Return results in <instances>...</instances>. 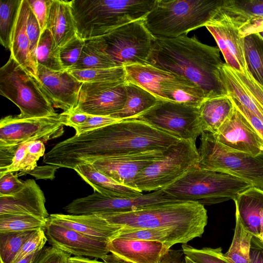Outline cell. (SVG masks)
<instances>
[{"label": "cell", "mask_w": 263, "mask_h": 263, "mask_svg": "<svg viewBox=\"0 0 263 263\" xmlns=\"http://www.w3.org/2000/svg\"><path fill=\"white\" fill-rule=\"evenodd\" d=\"M180 139L137 119L123 120L74 136L55 144L44 156L45 162L58 168L77 166L123 154L165 151Z\"/></svg>", "instance_id": "obj_1"}, {"label": "cell", "mask_w": 263, "mask_h": 263, "mask_svg": "<svg viewBox=\"0 0 263 263\" xmlns=\"http://www.w3.org/2000/svg\"><path fill=\"white\" fill-rule=\"evenodd\" d=\"M218 47L187 35L156 39L147 64L181 77L198 86L206 99L228 95Z\"/></svg>", "instance_id": "obj_2"}, {"label": "cell", "mask_w": 263, "mask_h": 263, "mask_svg": "<svg viewBox=\"0 0 263 263\" xmlns=\"http://www.w3.org/2000/svg\"><path fill=\"white\" fill-rule=\"evenodd\" d=\"M98 215L109 223L125 229L172 228L191 240L202 236L208 223L204 206L193 201H174Z\"/></svg>", "instance_id": "obj_3"}, {"label": "cell", "mask_w": 263, "mask_h": 263, "mask_svg": "<svg viewBox=\"0 0 263 263\" xmlns=\"http://www.w3.org/2000/svg\"><path fill=\"white\" fill-rule=\"evenodd\" d=\"M156 0H72L77 35L86 41L126 24L143 19Z\"/></svg>", "instance_id": "obj_4"}, {"label": "cell", "mask_w": 263, "mask_h": 263, "mask_svg": "<svg viewBox=\"0 0 263 263\" xmlns=\"http://www.w3.org/2000/svg\"><path fill=\"white\" fill-rule=\"evenodd\" d=\"M252 186L250 183L230 174L196 166L161 190L171 199L196 202L204 206L234 200Z\"/></svg>", "instance_id": "obj_5"}, {"label": "cell", "mask_w": 263, "mask_h": 263, "mask_svg": "<svg viewBox=\"0 0 263 263\" xmlns=\"http://www.w3.org/2000/svg\"><path fill=\"white\" fill-rule=\"evenodd\" d=\"M223 0H156L144 23L156 39H173L187 35L205 26Z\"/></svg>", "instance_id": "obj_6"}, {"label": "cell", "mask_w": 263, "mask_h": 263, "mask_svg": "<svg viewBox=\"0 0 263 263\" xmlns=\"http://www.w3.org/2000/svg\"><path fill=\"white\" fill-rule=\"evenodd\" d=\"M0 94L20 110V119L40 118L58 114L37 78L12 56L0 69Z\"/></svg>", "instance_id": "obj_7"}, {"label": "cell", "mask_w": 263, "mask_h": 263, "mask_svg": "<svg viewBox=\"0 0 263 263\" xmlns=\"http://www.w3.org/2000/svg\"><path fill=\"white\" fill-rule=\"evenodd\" d=\"M198 151L199 168L230 174L263 190V153L254 156L231 149L208 132L201 134Z\"/></svg>", "instance_id": "obj_8"}, {"label": "cell", "mask_w": 263, "mask_h": 263, "mask_svg": "<svg viewBox=\"0 0 263 263\" xmlns=\"http://www.w3.org/2000/svg\"><path fill=\"white\" fill-rule=\"evenodd\" d=\"M199 154L196 140H180L165 155L137 175L134 187L141 192L162 189L177 180L189 169L198 166Z\"/></svg>", "instance_id": "obj_9"}, {"label": "cell", "mask_w": 263, "mask_h": 263, "mask_svg": "<svg viewBox=\"0 0 263 263\" xmlns=\"http://www.w3.org/2000/svg\"><path fill=\"white\" fill-rule=\"evenodd\" d=\"M143 19L97 37L103 51L118 66L147 64L156 38L145 27Z\"/></svg>", "instance_id": "obj_10"}, {"label": "cell", "mask_w": 263, "mask_h": 263, "mask_svg": "<svg viewBox=\"0 0 263 263\" xmlns=\"http://www.w3.org/2000/svg\"><path fill=\"white\" fill-rule=\"evenodd\" d=\"M136 119L180 140H196L204 133L198 107L175 102L160 100Z\"/></svg>", "instance_id": "obj_11"}, {"label": "cell", "mask_w": 263, "mask_h": 263, "mask_svg": "<svg viewBox=\"0 0 263 263\" xmlns=\"http://www.w3.org/2000/svg\"><path fill=\"white\" fill-rule=\"evenodd\" d=\"M61 114L55 116L20 119L7 116L0 121V149H17L23 143L55 139L64 133Z\"/></svg>", "instance_id": "obj_12"}, {"label": "cell", "mask_w": 263, "mask_h": 263, "mask_svg": "<svg viewBox=\"0 0 263 263\" xmlns=\"http://www.w3.org/2000/svg\"><path fill=\"white\" fill-rule=\"evenodd\" d=\"M174 201L166 197L161 190L131 197H110L94 191L77 198L64 208L70 215H101L128 212L161 203Z\"/></svg>", "instance_id": "obj_13"}, {"label": "cell", "mask_w": 263, "mask_h": 263, "mask_svg": "<svg viewBox=\"0 0 263 263\" xmlns=\"http://www.w3.org/2000/svg\"><path fill=\"white\" fill-rule=\"evenodd\" d=\"M125 82L83 83L78 104L72 111L110 116L124 106L126 99Z\"/></svg>", "instance_id": "obj_14"}, {"label": "cell", "mask_w": 263, "mask_h": 263, "mask_svg": "<svg viewBox=\"0 0 263 263\" xmlns=\"http://www.w3.org/2000/svg\"><path fill=\"white\" fill-rule=\"evenodd\" d=\"M167 150L137 152L99 159L92 164L98 171L116 181L135 187L134 181L139 172L162 158Z\"/></svg>", "instance_id": "obj_15"}, {"label": "cell", "mask_w": 263, "mask_h": 263, "mask_svg": "<svg viewBox=\"0 0 263 263\" xmlns=\"http://www.w3.org/2000/svg\"><path fill=\"white\" fill-rule=\"evenodd\" d=\"M37 79L53 107L72 111L78 103L83 83L68 70L54 71L37 65Z\"/></svg>", "instance_id": "obj_16"}, {"label": "cell", "mask_w": 263, "mask_h": 263, "mask_svg": "<svg viewBox=\"0 0 263 263\" xmlns=\"http://www.w3.org/2000/svg\"><path fill=\"white\" fill-rule=\"evenodd\" d=\"M45 231L51 246L70 255L103 260L110 253L108 249L109 241L88 236L53 223L48 220Z\"/></svg>", "instance_id": "obj_17"}, {"label": "cell", "mask_w": 263, "mask_h": 263, "mask_svg": "<svg viewBox=\"0 0 263 263\" xmlns=\"http://www.w3.org/2000/svg\"><path fill=\"white\" fill-rule=\"evenodd\" d=\"M220 8V7H219ZM205 27L214 37L226 63L242 73L247 70L244 52V38L224 13L218 10Z\"/></svg>", "instance_id": "obj_18"}, {"label": "cell", "mask_w": 263, "mask_h": 263, "mask_svg": "<svg viewBox=\"0 0 263 263\" xmlns=\"http://www.w3.org/2000/svg\"><path fill=\"white\" fill-rule=\"evenodd\" d=\"M212 134L231 149L254 156L263 153V139L235 106L231 116Z\"/></svg>", "instance_id": "obj_19"}, {"label": "cell", "mask_w": 263, "mask_h": 263, "mask_svg": "<svg viewBox=\"0 0 263 263\" xmlns=\"http://www.w3.org/2000/svg\"><path fill=\"white\" fill-rule=\"evenodd\" d=\"M221 72L228 96L263 122V86L253 79L248 70L242 73L223 63Z\"/></svg>", "instance_id": "obj_20"}, {"label": "cell", "mask_w": 263, "mask_h": 263, "mask_svg": "<svg viewBox=\"0 0 263 263\" xmlns=\"http://www.w3.org/2000/svg\"><path fill=\"white\" fill-rule=\"evenodd\" d=\"M17 192L0 196V215L5 214L30 215L48 219L44 194L33 179H27Z\"/></svg>", "instance_id": "obj_21"}, {"label": "cell", "mask_w": 263, "mask_h": 263, "mask_svg": "<svg viewBox=\"0 0 263 263\" xmlns=\"http://www.w3.org/2000/svg\"><path fill=\"white\" fill-rule=\"evenodd\" d=\"M108 249L110 253L129 263H159L170 250L161 242L119 237L108 242Z\"/></svg>", "instance_id": "obj_22"}, {"label": "cell", "mask_w": 263, "mask_h": 263, "mask_svg": "<svg viewBox=\"0 0 263 263\" xmlns=\"http://www.w3.org/2000/svg\"><path fill=\"white\" fill-rule=\"evenodd\" d=\"M48 220L88 236L108 241L119 235L123 228L109 223L98 215L52 214Z\"/></svg>", "instance_id": "obj_23"}, {"label": "cell", "mask_w": 263, "mask_h": 263, "mask_svg": "<svg viewBox=\"0 0 263 263\" xmlns=\"http://www.w3.org/2000/svg\"><path fill=\"white\" fill-rule=\"evenodd\" d=\"M124 68L126 82L140 86L161 101H167L163 92L165 84L183 78L149 64H133Z\"/></svg>", "instance_id": "obj_24"}, {"label": "cell", "mask_w": 263, "mask_h": 263, "mask_svg": "<svg viewBox=\"0 0 263 263\" xmlns=\"http://www.w3.org/2000/svg\"><path fill=\"white\" fill-rule=\"evenodd\" d=\"M94 191L110 197H131L142 195L138 189L122 184L95 168L92 164H81L74 168Z\"/></svg>", "instance_id": "obj_25"}, {"label": "cell", "mask_w": 263, "mask_h": 263, "mask_svg": "<svg viewBox=\"0 0 263 263\" xmlns=\"http://www.w3.org/2000/svg\"><path fill=\"white\" fill-rule=\"evenodd\" d=\"M46 28L60 48L77 35L70 1L51 0Z\"/></svg>", "instance_id": "obj_26"}, {"label": "cell", "mask_w": 263, "mask_h": 263, "mask_svg": "<svg viewBox=\"0 0 263 263\" xmlns=\"http://www.w3.org/2000/svg\"><path fill=\"white\" fill-rule=\"evenodd\" d=\"M29 8L28 1L22 0L12 34L10 51V55L37 78V69L31 58L30 42L26 31Z\"/></svg>", "instance_id": "obj_27"}, {"label": "cell", "mask_w": 263, "mask_h": 263, "mask_svg": "<svg viewBox=\"0 0 263 263\" xmlns=\"http://www.w3.org/2000/svg\"><path fill=\"white\" fill-rule=\"evenodd\" d=\"M234 108L233 101L228 95L205 99L198 107L203 132L215 133L231 116Z\"/></svg>", "instance_id": "obj_28"}, {"label": "cell", "mask_w": 263, "mask_h": 263, "mask_svg": "<svg viewBox=\"0 0 263 263\" xmlns=\"http://www.w3.org/2000/svg\"><path fill=\"white\" fill-rule=\"evenodd\" d=\"M126 99L124 107L110 116L121 120L136 119L160 101L153 94L129 82H125Z\"/></svg>", "instance_id": "obj_29"}, {"label": "cell", "mask_w": 263, "mask_h": 263, "mask_svg": "<svg viewBox=\"0 0 263 263\" xmlns=\"http://www.w3.org/2000/svg\"><path fill=\"white\" fill-rule=\"evenodd\" d=\"M116 237L121 238L153 241L161 242L168 249L177 243H187L191 239L172 228H151L125 229L122 228Z\"/></svg>", "instance_id": "obj_30"}, {"label": "cell", "mask_w": 263, "mask_h": 263, "mask_svg": "<svg viewBox=\"0 0 263 263\" xmlns=\"http://www.w3.org/2000/svg\"><path fill=\"white\" fill-rule=\"evenodd\" d=\"M219 9L238 28L250 18L263 17V0H223Z\"/></svg>", "instance_id": "obj_31"}, {"label": "cell", "mask_w": 263, "mask_h": 263, "mask_svg": "<svg viewBox=\"0 0 263 263\" xmlns=\"http://www.w3.org/2000/svg\"><path fill=\"white\" fill-rule=\"evenodd\" d=\"M163 92L168 101L197 107L206 99L198 86L184 78L166 83Z\"/></svg>", "instance_id": "obj_32"}, {"label": "cell", "mask_w": 263, "mask_h": 263, "mask_svg": "<svg viewBox=\"0 0 263 263\" xmlns=\"http://www.w3.org/2000/svg\"><path fill=\"white\" fill-rule=\"evenodd\" d=\"M234 236L228 251L224 254L230 263H251L250 248L253 236L235 214Z\"/></svg>", "instance_id": "obj_33"}, {"label": "cell", "mask_w": 263, "mask_h": 263, "mask_svg": "<svg viewBox=\"0 0 263 263\" xmlns=\"http://www.w3.org/2000/svg\"><path fill=\"white\" fill-rule=\"evenodd\" d=\"M119 67L103 51L97 38L85 41L80 57L72 69ZM71 69V70H72Z\"/></svg>", "instance_id": "obj_34"}, {"label": "cell", "mask_w": 263, "mask_h": 263, "mask_svg": "<svg viewBox=\"0 0 263 263\" xmlns=\"http://www.w3.org/2000/svg\"><path fill=\"white\" fill-rule=\"evenodd\" d=\"M244 52L248 71L263 86V39L258 33L244 37Z\"/></svg>", "instance_id": "obj_35"}, {"label": "cell", "mask_w": 263, "mask_h": 263, "mask_svg": "<svg viewBox=\"0 0 263 263\" xmlns=\"http://www.w3.org/2000/svg\"><path fill=\"white\" fill-rule=\"evenodd\" d=\"M60 48L48 29L41 33L36 49L37 64L54 71H63L60 57Z\"/></svg>", "instance_id": "obj_36"}, {"label": "cell", "mask_w": 263, "mask_h": 263, "mask_svg": "<svg viewBox=\"0 0 263 263\" xmlns=\"http://www.w3.org/2000/svg\"><path fill=\"white\" fill-rule=\"evenodd\" d=\"M48 219L30 215L5 214L0 215V233L45 231Z\"/></svg>", "instance_id": "obj_37"}, {"label": "cell", "mask_w": 263, "mask_h": 263, "mask_svg": "<svg viewBox=\"0 0 263 263\" xmlns=\"http://www.w3.org/2000/svg\"><path fill=\"white\" fill-rule=\"evenodd\" d=\"M22 1L0 0V42L6 49H10L12 34Z\"/></svg>", "instance_id": "obj_38"}, {"label": "cell", "mask_w": 263, "mask_h": 263, "mask_svg": "<svg viewBox=\"0 0 263 263\" xmlns=\"http://www.w3.org/2000/svg\"><path fill=\"white\" fill-rule=\"evenodd\" d=\"M68 71L82 83L126 82L124 66L109 68L72 69Z\"/></svg>", "instance_id": "obj_39"}, {"label": "cell", "mask_w": 263, "mask_h": 263, "mask_svg": "<svg viewBox=\"0 0 263 263\" xmlns=\"http://www.w3.org/2000/svg\"><path fill=\"white\" fill-rule=\"evenodd\" d=\"M33 232L0 233V263H12L24 242Z\"/></svg>", "instance_id": "obj_40"}, {"label": "cell", "mask_w": 263, "mask_h": 263, "mask_svg": "<svg viewBox=\"0 0 263 263\" xmlns=\"http://www.w3.org/2000/svg\"><path fill=\"white\" fill-rule=\"evenodd\" d=\"M182 250L184 255L195 263H230L222 252L221 247H204L198 249L182 244Z\"/></svg>", "instance_id": "obj_41"}, {"label": "cell", "mask_w": 263, "mask_h": 263, "mask_svg": "<svg viewBox=\"0 0 263 263\" xmlns=\"http://www.w3.org/2000/svg\"><path fill=\"white\" fill-rule=\"evenodd\" d=\"M85 41L77 35L60 49V57L64 70L72 69L77 63Z\"/></svg>", "instance_id": "obj_42"}, {"label": "cell", "mask_w": 263, "mask_h": 263, "mask_svg": "<svg viewBox=\"0 0 263 263\" xmlns=\"http://www.w3.org/2000/svg\"><path fill=\"white\" fill-rule=\"evenodd\" d=\"M26 31L30 42L31 58L37 69L36 49L42 31L39 23L30 7L27 18Z\"/></svg>", "instance_id": "obj_43"}, {"label": "cell", "mask_w": 263, "mask_h": 263, "mask_svg": "<svg viewBox=\"0 0 263 263\" xmlns=\"http://www.w3.org/2000/svg\"><path fill=\"white\" fill-rule=\"evenodd\" d=\"M47 241L48 240L44 230L34 231L24 242L12 263H16L37 249L43 248Z\"/></svg>", "instance_id": "obj_44"}, {"label": "cell", "mask_w": 263, "mask_h": 263, "mask_svg": "<svg viewBox=\"0 0 263 263\" xmlns=\"http://www.w3.org/2000/svg\"><path fill=\"white\" fill-rule=\"evenodd\" d=\"M122 120L111 116H101L89 115L88 119L82 125L75 127L76 135H80L84 133L93 130Z\"/></svg>", "instance_id": "obj_45"}, {"label": "cell", "mask_w": 263, "mask_h": 263, "mask_svg": "<svg viewBox=\"0 0 263 263\" xmlns=\"http://www.w3.org/2000/svg\"><path fill=\"white\" fill-rule=\"evenodd\" d=\"M70 255L54 246L44 247L33 263H68Z\"/></svg>", "instance_id": "obj_46"}, {"label": "cell", "mask_w": 263, "mask_h": 263, "mask_svg": "<svg viewBox=\"0 0 263 263\" xmlns=\"http://www.w3.org/2000/svg\"><path fill=\"white\" fill-rule=\"evenodd\" d=\"M8 172L0 176V196H8L19 191L25 181L20 180L18 174Z\"/></svg>", "instance_id": "obj_47"}, {"label": "cell", "mask_w": 263, "mask_h": 263, "mask_svg": "<svg viewBox=\"0 0 263 263\" xmlns=\"http://www.w3.org/2000/svg\"><path fill=\"white\" fill-rule=\"evenodd\" d=\"M27 1L30 8L39 23L42 32L46 29L51 0Z\"/></svg>", "instance_id": "obj_48"}, {"label": "cell", "mask_w": 263, "mask_h": 263, "mask_svg": "<svg viewBox=\"0 0 263 263\" xmlns=\"http://www.w3.org/2000/svg\"><path fill=\"white\" fill-rule=\"evenodd\" d=\"M29 142V141L20 145L16 150L11 164L0 170V176L8 172H16L20 171V166L27 154Z\"/></svg>", "instance_id": "obj_49"}, {"label": "cell", "mask_w": 263, "mask_h": 263, "mask_svg": "<svg viewBox=\"0 0 263 263\" xmlns=\"http://www.w3.org/2000/svg\"><path fill=\"white\" fill-rule=\"evenodd\" d=\"M238 31L240 36L242 38L252 34L263 32V17L250 18L240 26Z\"/></svg>", "instance_id": "obj_50"}, {"label": "cell", "mask_w": 263, "mask_h": 263, "mask_svg": "<svg viewBox=\"0 0 263 263\" xmlns=\"http://www.w3.org/2000/svg\"><path fill=\"white\" fill-rule=\"evenodd\" d=\"M88 116L89 115L86 114L72 111L61 113V122L63 125L73 128L84 124Z\"/></svg>", "instance_id": "obj_51"}, {"label": "cell", "mask_w": 263, "mask_h": 263, "mask_svg": "<svg viewBox=\"0 0 263 263\" xmlns=\"http://www.w3.org/2000/svg\"><path fill=\"white\" fill-rule=\"evenodd\" d=\"M251 263H263V243L253 236L250 248Z\"/></svg>", "instance_id": "obj_52"}, {"label": "cell", "mask_w": 263, "mask_h": 263, "mask_svg": "<svg viewBox=\"0 0 263 263\" xmlns=\"http://www.w3.org/2000/svg\"><path fill=\"white\" fill-rule=\"evenodd\" d=\"M159 263H185V255L182 250L170 249Z\"/></svg>", "instance_id": "obj_53"}, {"label": "cell", "mask_w": 263, "mask_h": 263, "mask_svg": "<svg viewBox=\"0 0 263 263\" xmlns=\"http://www.w3.org/2000/svg\"><path fill=\"white\" fill-rule=\"evenodd\" d=\"M45 145L43 142L40 140L29 141L27 151L39 158L45 155Z\"/></svg>", "instance_id": "obj_54"}, {"label": "cell", "mask_w": 263, "mask_h": 263, "mask_svg": "<svg viewBox=\"0 0 263 263\" xmlns=\"http://www.w3.org/2000/svg\"><path fill=\"white\" fill-rule=\"evenodd\" d=\"M68 263H105L103 261H98L97 259H91L84 257H70Z\"/></svg>", "instance_id": "obj_55"}, {"label": "cell", "mask_w": 263, "mask_h": 263, "mask_svg": "<svg viewBox=\"0 0 263 263\" xmlns=\"http://www.w3.org/2000/svg\"><path fill=\"white\" fill-rule=\"evenodd\" d=\"M43 248L37 249L32 253L26 256L25 257L17 261L16 263H33L36 258Z\"/></svg>", "instance_id": "obj_56"}, {"label": "cell", "mask_w": 263, "mask_h": 263, "mask_svg": "<svg viewBox=\"0 0 263 263\" xmlns=\"http://www.w3.org/2000/svg\"><path fill=\"white\" fill-rule=\"evenodd\" d=\"M103 261L105 263H129L118 258L110 253V254H107L103 259Z\"/></svg>", "instance_id": "obj_57"}, {"label": "cell", "mask_w": 263, "mask_h": 263, "mask_svg": "<svg viewBox=\"0 0 263 263\" xmlns=\"http://www.w3.org/2000/svg\"><path fill=\"white\" fill-rule=\"evenodd\" d=\"M259 198H260V211L259 216L261 221V232H263V190L260 189L259 191Z\"/></svg>", "instance_id": "obj_58"}, {"label": "cell", "mask_w": 263, "mask_h": 263, "mask_svg": "<svg viewBox=\"0 0 263 263\" xmlns=\"http://www.w3.org/2000/svg\"><path fill=\"white\" fill-rule=\"evenodd\" d=\"M260 240L263 243V232H261L258 236H257Z\"/></svg>", "instance_id": "obj_59"}, {"label": "cell", "mask_w": 263, "mask_h": 263, "mask_svg": "<svg viewBox=\"0 0 263 263\" xmlns=\"http://www.w3.org/2000/svg\"><path fill=\"white\" fill-rule=\"evenodd\" d=\"M185 263H195L193 261H192L190 259H189V258L186 257L185 256Z\"/></svg>", "instance_id": "obj_60"}, {"label": "cell", "mask_w": 263, "mask_h": 263, "mask_svg": "<svg viewBox=\"0 0 263 263\" xmlns=\"http://www.w3.org/2000/svg\"><path fill=\"white\" fill-rule=\"evenodd\" d=\"M258 34L263 39V32L258 33Z\"/></svg>", "instance_id": "obj_61"}]
</instances>
